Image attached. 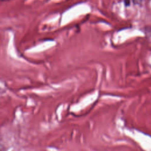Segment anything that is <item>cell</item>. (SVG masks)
Here are the masks:
<instances>
[{"label":"cell","mask_w":151,"mask_h":151,"mask_svg":"<svg viewBox=\"0 0 151 151\" xmlns=\"http://www.w3.org/2000/svg\"><path fill=\"white\" fill-rule=\"evenodd\" d=\"M124 3L126 7L129 6L130 4V0H124Z\"/></svg>","instance_id":"1"}]
</instances>
